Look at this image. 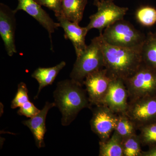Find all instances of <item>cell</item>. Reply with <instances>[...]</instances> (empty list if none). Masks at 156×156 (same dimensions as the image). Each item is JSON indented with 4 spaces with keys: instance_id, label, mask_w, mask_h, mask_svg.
I'll return each instance as SVG.
<instances>
[{
    "instance_id": "cell-1",
    "label": "cell",
    "mask_w": 156,
    "mask_h": 156,
    "mask_svg": "<svg viewBox=\"0 0 156 156\" xmlns=\"http://www.w3.org/2000/svg\"><path fill=\"white\" fill-rule=\"evenodd\" d=\"M100 36L105 68L112 79L124 81L136 72L143 63L141 48H126L107 43Z\"/></svg>"
},
{
    "instance_id": "cell-2",
    "label": "cell",
    "mask_w": 156,
    "mask_h": 156,
    "mask_svg": "<svg viewBox=\"0 0 156 156\" xmlns=\"http://www.w3.org/2000/svg\"><path fill=\"white\" fill-rule=\"evenodd\" d=\"M83 85L72 79L58 82L53 92L55 107L61 113V125L67 126L85 108H91L87 91Z\"/></svg>"
},
{
    "instance_id": "cell-3",
    "label": "cell",
    "mask_w": 156,
    "mask_h": 156,
    "mask_svg": "<svg viewBox=\"0 0 156 156\" xmlns=\"http://www.w3.org/2000/svg\"><path fill=\"white\" fill-rule=\"evenodd\" d=\"M104 68V59L99 35L92 39L86 50L76 57L70 77L83 85L87 76Z\"/></svg>"
},
{
    "instance_id": "cell-4",
    "label": "cell",
    "mask_w": 156,
    "mask_h": 156,
    "mask_svg": "<svg viewBox=\"0 0 156 156\" xmlns=\"http://www.w3.org/2000/svg\"><path fill=\"white\" fill-rule=\"evenodd\" d=\"M100 34L109 44L126 48L141 47L146 36L124 19L106 27Z\"/></svg>"
},
{
    "instance_id": "cell-5",
    "label": "cell",
    "mask_w": 156,
    "mask_h": 156,
    "mask_svg": "<svg viewBox=\"0 0 156 156\" xmlns=\"http://www.w3.org/2000/svg\"><path fill=\"white\" fill-rule=\"evenodd\" d=\"M124 82L129 101L156 95V70L144 63L133 75Z\"/></svg>"
},
{
    "instance_id": "cell-6",
    "label": "cell",
    "mask_w": 156,
    "mask_h": 156,
    "mask_svg": "<svg viewBox=\"0 0 156 156\" xmlns=\"http://www.w3.org/2000/svg\"><path fill=\"white\" fill-rule=\"evenodd\" d=\"M94 5L97 7V12L89 17L90 21L86 27L89 31L98 30L100 34L110 25L124 19L128 11V8L117 6L111 0L101 1Z\"/></svg>"
},
{
    "instance_id": "cell-7",
    "label": "cell",
    "mask_w": 156,
    "mask_h": 156,
    "mask_svg": "<svg viewBox=\"0 0 156 156\" xmlns=\"http://www.w3.org/2000/svg\"><path fill=\"white\" fill-rule=\"evenodd\" d=\"M124 113L134 123L136 130L156 122V95L130 101Z\"/></svg>"
},
{
    "instance_id": "cell-8",
    "label": "cell",
    "mask_w": 156,
    "mask_h": 156,
    "mask_svg": "<svg viewBox=\"0 0 156 156\" xmlns=\"http://www.w3.org/2000/svg\"><path fill=\"white\" fill-rule=\"evenodd\" d=\"M118 115L104 105H95L92 109L90 124L91 130L99 137L100 141H105L113 133L116 126Z\"/></svg>"
},
{
    "instance_id": "cell-9",
    "label": "cell",
    "mask_w": 156,
    "mask_h": 156,
    "mask_svg": "<svg viewBox=\"0 0 156 156\" xmlns=\"http://www.w3.org/2000/svg\"><path fill=\"white\" fill-rule=\"evenodd\" d=\"M112 79L105 68L90 74L86 78L83 85L91 105H102Z\"/></svg>"
},
{
    "instance_id": "cell-10",
    "label": "cell",
    "mask_w": 156,
    "mask_h": 156,
    "mask_svg": "<svg viewBox=\"0 0 156 156\" xmlns=\"http://www.w3.org/2000/svg\"><path fill=\"white\" fill-rule=\"evenodd\" d=\"M16 13L7 5L0 4V35L7 54L10 56L17 53L15 42Z\"/></svg>"
},
{
    "instance_id": "cell-11",
    "label": "cell",
    "mask_w": 156,
    "mask_h": 156,
    "mask_svg": "<svg viewBox=\"0 0 156 156\" xmlns=\"http://www.w3.org/2000/svg\"><path fill=\"white\" fill-rule=\"evenodd\" d=\"M129 96L122 80L113 79L102 105H105L117 114L126 112L128 106Z\"/></svg>"
},
{
    "instance_id": "cell-12",
    "label": "cell",
    "mask_w": 156,
    "mask_h": 156,
    "mask_svg": "<svg viewBox=\"0 0 156 156\" xmlns=\"http://www.w3.org/2000/svg\"><path fill=\"white\" fill-rule=\"evenodd\" d=\"M17 8L14 9L16 12L22 10L34 18L48 31L51 41V50L52 46V34L55 30L60 27L58 22H55L49 16V14L42 9L34 0H18Z\"/></svg>"
},
{
    "instance_id": "cell-13",
    "label": "cell",
    "mask_w": 156,
    "mask_h": 156,
    "mask_svg": "<svg viewBox=\"0 0 156 156\" xmlns=\"http://www.w3.org/2000/svg\"><path fill=\"white\" fill-rule=\"evenodd\" d=\"M60 27L64 31V37L72 43L76 57H79L86 50V37L89 30L87 27H81L77 23L69 20L63 15L56 17Z\"/></svg>"
},
{
    "instance_id": "cell-14",
    "label": "cell",
    "mask_w": 156,
    "mask_h": 156,
    "mask_svg": "<svg viewBox=\"0 0 156 156\" xmlns=\"http://www.w3.org/2000/svg\"><path fill=\"white\" fill-rule=\"evenodd\" d=\"M55 107L54 102H46L44 107L38 113L28 120H24L22 124L30 130L35 140L36 145L38 148L44 147V136L47 131L46 119L48 112Z\"/></svg>"
},
{
    "instance_id": "cell-15",
    "label": "cell",
    "mask_w": 156,
    "mask_h": 156,
    "mask_svg": "<svg viewBox=\"0 0 156 156\" xmlns=\"http://www.w3.org/2000/svg\"><path fill=\"white\" fill-rule=\"evenodd\" d=\"M66 65V63L65 62L62 61L53 67H40L34 72L32 74V77L35 79L39 83L38 90L35 99L38 98L42 89L53 84L58 73Z\"/></svg>"
},
{
    "instance_id": "cell-16",
    "label": "cell",
    "mask_w": 156,
    "mask_h": 156,
    "mask_svg": "<svg viewBox=\"0 0 156 156\" xmlns=\"http://www.w3.org/2000/svg\"><path fill=\"white\" fill-rule=\"evenodd\" d=\"M88 0H62V14L69 20L80 23L83 16Z\"/></svg>"
},
{
    "instance_id": "cell-17",
    "label": "cell",
    "mask_w": 156,
    "mask_h": 156,
    "mask_svg": "<svg viewBox=\"0 0 156 156\" xmlns=\"http://www.w3.org/2000/svg\"><path fill=\"white\" fill-rule=\"evenodd\" d=\"M123 140L114 131L105 141H99V156H124Z\"/></svg>"
},
{
    "instance_id": "cell-18",
    "label": "cell",
    "mask_w": 156,
    "mask_h": 156,
    "mask_svg": "<svg viewBox=\"0 0 156 156\" xmlns=\"http://www.w3.org/2000/svg\"><path fill=\"white\" fill-rule=\"evenodd\" d=\"M143 63L156 70V31L149 32L141 48Z\"/></svg>"
},
{
    "instance_id": "cell-19",
    "label": "cell",
    "mask_w": 156,
    "mask_h": 156,
    "mask_svg": "<svg viewBox=\"0 0 156 156\" xmlns=\"http://www.w3.org/2000/svg\"><path fill=\"white\" fill-rule=\"evenodd\" d=\"M118 115V121L115 131L123 140L136 134V127L125 113Z\"/></svg>"
},
{
    "instance_id": "cell-20",
    "label": "cell",
    "mask_w": 156,
    "mask_h": 156,
    "mask_svg": "<svg viewBox=\"0 0 156 156\" xmlns=\"http://www.w3.org/2000/svg\"><path fill=\"white\" fill-rule=\"evenodd\" d=\"M135 17L143 26H152L156 23V9L150 6H141L136 10Z\"/></svg>"
},
{
    "instance_id": "cell-21",
    "label": "cell",
    "mask_w": 156,
    "mask_h": 156,
    "mask_svg": "<svg viewBox=\"0 0 156 156\" xmlns=\"http://www.w3.org/2000/svg\"><path fill=\"white\" fill-rule=\"evenodd\" d=\"M123 149L124 156H141V141L139 135L136 134L123 140Z\"/></svg>"
},
{
    "instance_id": "cell-22",
    "label": "cell",
    "mask_w": 156,
    "mask_h": 156,
    "mask_svg": "<svg viewBox=\"0 0 156 156\" xmlns=\"http://www.w3.org/2000/svg\"><path fill=\"white\" fill-rule=\"evenodd\" d=\"M138 130L142 145L148 147L156 145V122L143 126Z\"/></svg>"
},
{
    "instance_id": "cell-23",
    "label": "cell",
    "mask_w": 156,
    "mask_h": 156,
    "mask_svg": "<svg viewBox=\"0 0 156 156\" xmlns=\"http://www.w3.org/2000/svg\"><path fill=\"white\" fill-rule=\"evenodd\" d=\"M28 90L26 84L21 82L18 85L17 91L15 97L11 102V108H17L29 101Z\"/></svg>"
},
{
    "instance_id": "cell-24",
    "label": "cell",
    "mask_w": 156,
    "mask_h": 156,
    "mask_svg": "<svg viewBox=\"0 0 156 156\" xmlns=\"http://www.w3.org/2000/svg\"><path fill=\"white\" fill-rule=\"evenodd\" d=\"M41 6L48 8L54 12L56 17L62 15V0H34Z\"/></svg>"
},
{
    "instance_id": "cell-25",
    "label": "cell",
    "mask_w": 156,
    "mask_h": 156,
    "mask_svg": "<svg viewBox=\"0 0 156 156\" xmlns=\"http://www.w3.org/2000/svg\"><path fill=\"white\" fill-rule=\"evenodd\" d=\"M40 111V110L29 100L19 108L17 113L20 115L30 118L36 115Z\"/></svg>"
},
{
    "instance_id": "cell-26",
    "label": "cell",
    "mask_w": 156,
    "mask_h": 156,
    "mask_svg": "<svg viewBox=\"0 0 156 156\" xmlns=\"http://www.w3.org/2000/svg\"><path fill=\"white\" fill-rule=\"evenodd\" d=\"M141 156H156V145L149 147L146 151H142Z\"/></svg>"
},
{
    "instance_id": "cell-27",
    "label": "cell",
    "mask_w": 156,
    "mask_h": 156,
    "mask_svg": "<svg viewBox=\"0 0 156 156\" xmlns=\"http://www.w3.org/2000/svg\"><path fill=\"white\" fill-rule=\"evenodd\" d=\"M105 1V0H94V5L96 4L98 2H101V1ZM111 1H113L114 0H111Z\"/></svg>"
}]
</instances>
